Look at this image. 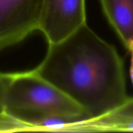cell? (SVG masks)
Segmentation results:
<instances>
[{"label": "cell", "instance_id": "5b68a950", "mask_svg": "<svg viewBox=\"0 0 133 133\" xmlns=\"http://www.w3.org/2000/svg\"><path fill=\"white\" fill-rule=\"evenodd\" d=\"M103 12L124 45L133 41V0H100Z\"/></svg>", "mask_w": 133, "mask_h": 133}, {"label": "cell", "instance_id": "30bf717a", "mask_svg": "<svg viewBox=\"0 0 133 133\" xmlns=\"http://www.w3.org/2000/svg\"><path fill=\"white\" fill-rule=\"evenodd\" d=\"M1 73H2V72H0V75H1ZM0 111H2V110H1V108H0Z\"/></svg>", "mask_w": 133, "mask_h": 133}, {"label": "cell", "instance_id": "277c9868", "mask_svg": "<svg viewBox=\"0 0 133 133\" xmlns=\"http://www.w3.org/2000/svg\"><path fill=\"white\" fill-rule=\"evenodd\" d=\"M43 0H0V50L38 30Z\"/></svg>", "mask_w": 133, "mask_h": 133}, {"label": "cell", "instance_id": "ba28073f", "mask_svg": "<svg viewBox=\"0 0 133 133\" xmlns=\"http://www.w3.org/2000/svg\"><path fill=\"white\" fill-rule=\"evenodd\" d=\"M108 113L133 118V97H128L121 106Z\"/></svg>", "mask_w": 133, "mask_h": 133}, {"label": "cell", "instance_id": "8992f818", "mask_svg": "<svg viewBox=\"0 0 133 133\" xmlns=\"http://www.w3.org/2000/svg\"><path fill=\"white\" fill-rule=\"evenodd\" d=\"M76 131L133 132V118L107 113L97 118H83L78 121Z\"/></svg>", "mask_w": 133, "mask_h": 133}, {"label": "cell", "instance_id": "52a82bcc", "mask_svg": "<svg viewBox=\"0 0 133 133\" xmlns=\"http://www.w3.org/2000/svg\"><path fill=\"white\" fill-rule=\"evenodd\" d=\"M23 130L29 129L24 124L5 115L2 111H0V132Z\"/></svg>", "mask_w": 133, "mask_h": 133}, {"label": "cell", "instance_id": "7a4b0ae2", "mask_svg": "<svg viewBox=\"0 0 133 133\" xmlns=\"http://www.w3.org/2000/svg\"><path fill=\"white\" fill-rule=\"evenodd\" d=\"M0 108L24 124L48 115L87 118L83 109L34 69L0 75Z\"/></svg>", "mask_w": 133, "mask_h": 133}, {"label": "cell", "instance_id": "6da1fadb", "mask_svg": "<svg viewBox=\"0 0 133 133\" xmlns=\"http://www.w3.org/2000/svg\"><path fill=\"white\" fill-rule=\"evenodd\" d=\"M34 71L79 104L87 118L111 112L128 98L119 54L87 24L48 44Z\"/></svg>", "mask_w": 133, "mask_h": 133}, {"label": "cell", "instance_id": "3957f363", "mask_svg": "<svg viewBox=\"0 0 133 133\" xmlns=\"http://www.w3.org/2000/svg\"><path fill=\"white\" fill-rule=\"evenodd\" d=\"M85 24L86 0H43L38 30L48 44L65 39Z\"/></svg>", "mask_w": 133, "mask_h": 133}, {"label": "cell", "instance_id": "9c48e42d", "mask_svg": "<svg viewBox=\"0 0 133 133\" xmlns=\"http://www.w3.org/2000/svg\"><path fill=\"white\" fill-rule=\"evenodd\" d=\"M127 50L131 54V66H130V78L133 84V41H131L128 43L125 47Z\"/></svg>", "mask_w": 133, "mask_h": 133}]
</instances>
